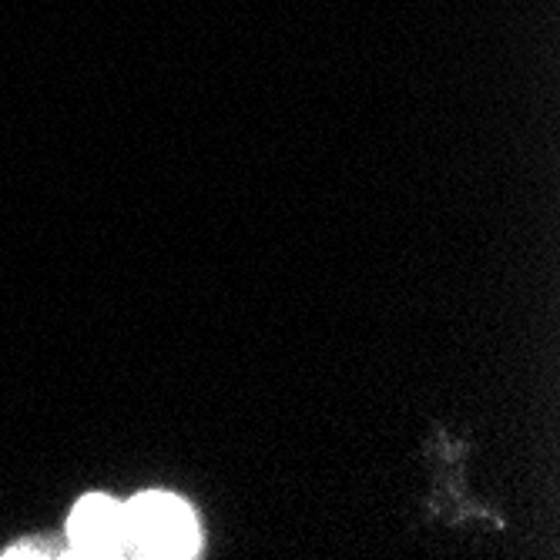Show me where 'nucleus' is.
Listing matches in <instances>:
<instances>
[{
  "label": "nucleus",
  "mask_w": 560,
  "mask_h": 560,
  "mask_svg": "<svg viewBox=\"0 0 560 560\" xmlns=\"http://www.w3.org/2000/svg\"><path fill=\"white\" fill-rule=\"evenodd\" d=\"M128 550L138 557H195L198 524L191 506L172 493H141L125 503Z\"/></svg>",
  "instance_id": "obj_1"
},
{
  "label": "nucleus",
  "mask_w": 560,
  "mask_h": 560,
  "mask_svg": "<svg viewBox=\"0 0 560 560\" xmlns=\"http://www.w3.org/2000/svg\"><path fill=\"white\" fill-rule=\"evenodd\" d=\"M68 534L78 553L84 557H118L128 553V527H125V503L112 497L91 493L78 500L68 521Z\"/></svg>",
  "instance_id": "obj_2"
}]
</instances>
